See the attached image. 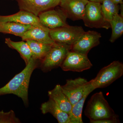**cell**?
<instances>
[{"mask_svg": "<svg viewBox=\"0 0 123 123\" xmlns=\"http://www.w3.org/2000/svg\"><path fill=\"white\" fill-rule=\"evenodd\" d=\"M40 61L31 57L26 67L15 75L6 85L0 88V96L8 94L17 95L22 99L25 105H29V83L34 70L39 67Z\"/></svg>", "mask_w": 123, "mask_h": 123, "instance_id": "1", "label": "cell"}, {"mask_svg": "<svg viewBox=\"0 0 123 123\" xmlns=\"http://www.w3.org/2000/svg\"><path fill=\"white\" fill-rule=\"evenodd\" d=\"M91 123L94 121L118 116L110 107L102 92L95 93L91 97L85 111Z\"/></svg>", "mask_w": 123, "mask_h": 123, "instance_id": "2", "label": "cell"}, {"mask_svg": "<svg viewBox=\"0 0 123 123\" xmlns=\"http://www.w3.org/2000/svg\"><path fill=\"white\" fill-rule=\"evenodd\" d=\"M72 46L55 43L43 59L40 61L39 67L44 73L48 72L60 67Z\"/></svg>", "mask_w": 123, "mask_h": 123, "instance_id": "3", "label": "cell"}, {"mask_svg": "<svg viewBox=\"0 0 123 123\" xmlns=\"http://www.w3.org/2000/svg\"><path fill=\"white\" fill-rule=\"evenodd\" d=\"M123 75V63L115 61L101 69L94 79L91 80V84L95 89L105 88Z\"/></svg>", "mask_w": 123, "mask_h": 123, "instance_id": "4", "label": "cell"}, {"mask_svg": "<svg viewBox=\"0 0 123 123\" xmlns=\"http://www.w3.org/2000/svg\"><path fill=\"white\" fill-rule=\"evenodd\" d=\"M99 2L89 1L86 6L82 20L85 26L91 28H103L108 30L111 28L110 23L106 21Z\"/></svg>", "mask_w": 123, "mask_h": 123, "instance_id": "5", "label": "cell"}, {"mask_svg": "<svg viewBox=\"0 0 123 123\" xmlns=\"http://www.w3.org/2000/svg\"><path fill=\"white\" fill-rule=\"evenodd\" d=\"M85 32L81 26L68 25L50 30V35L55 43L72 46Z\"/></svg>", "mask_w": 123, "mask_h": 123, "instance_id": "6", "label": "cell"}, {"mask_svg": "<svg viewBox=\"0 0 123 123\" xmlns=\"http://www.w3.org/2000/svg\"><path fill=\"white\" fill-rule=\"evenodd\" d=\"M92 66L88 55L70 51L60 67L64 71L81 72L90 69Z\"/></svg>", "mask_w": 123, "mask_h": 123, "instance_id": "7", "label": "cell"}, {"mask_svg": "<svg viewBox=\"0 0 123 123\" xmlns=\"http://www.w3.org/2000/svg\"><path fill=\"white\" fill-rule=\"evenodd\" d=\"M90 81L79 77L66 80V84L61 86L63 92L68 98L73 106L81 99Z\"/></svg>", "mask_w": 123, "mask_h": 123, "instance_id": "8", "label": "cell"}, {"mask_svg": "<svg viewBox=\"0 0 123 123\" xmlns=\"http://www.w3.org/2000/svg\"><path fill=\"white\" fill-rule=\"evenodd\" d=\"M51 9L40 14V22L50 30L68 25L67 16L60 7Z\"/></svg>", "mask_w": 123, "mask_h": 123, "instance_id": "9", "label": "cell"}, {"mask_svg": "<svg viewBox=\"0 0 123 123\" xmlns=\"http://www.w3.org/2000/svg\"><path fill=\"white\" fill-rule=\"evenodd\" d=\"M19 9L36 16L59 5L61 0H15Z\"/></svg>", "mask_w": 123, "mask_h": 123, "instance_id": "10", "label": "cell"}, {"mask_svg": "<svg viewBox=\"0 0 123 123\" xmlns=\"http://www.w3.org/2000/svg\"><path fill=\"white\" fill-rule=\"evenodd\" d=\"M101 34L94 31H85L72 46L71 51L88 55L89 51L99 45Z\"/></svg>", "mask_w": 123, "mask_h": 123, "instance_id": "11", "label": "cell"}, {"mask_svg": "<svg viewBox=\"0 0 123 123\" xmlns=\"http://www.w3.org/2000/svg\"><path fill=\"white\" fill-rule=\"evenodd\" d=\"M88 0H61L60 7L68 18L73 21L82 20Z\"/></svg>", "mask_w": 123, "mask_h": 123, "instance_id": "12", "label": "cell"}, {"mask_svg": "<svg viewBox=\"0 0 123 123\" xmlns=\"http://www.w3.org/2000/svg\"><path fill=\"white\" fill-rule=\"evenodd\" d=\"M15 22L33 26H44L40 22L38 17L34 14L25 10H21L11 15H0V22Z\"/></svg>", "mask_w": 123, "mask_h": 123, "instance_id": "13", "label": "cell"}, {"mask_svg": "<svg viewBox=\"0 0 123 123\" xmlns=\"http://www.w3.org/2000/svg\"><path fill=\"white\" fill-rule=\"evenodd\" d=\"M50 29L43 26H32L23 35L22 40H31L48 44H53L55 42L50 35Z\"/></svg>", "mask_w": 123, "mask_h": 123, "instance_id": "14", "label": "cell"}, {"mask_svg": "<svg viewBox=\"0 0 123 123\" xmlns=\"http://www.w3.org/2000/svg\"><path fill=\"white\" fill-rule=\"evenodd\" d=\"M40 110L43 114L50 113L59 123H69V115L64 112L53 99L49 98L42 104Z\"/></svg>", "mask_w": 123, "mask_h": 123, "instance_id": "15", "label": "cell"}, {"mask_svg": "<svg viewBox=\"0 0 123 123\" xmlns=\"http://www.w3.org/2000/svg\"><path fill=\"white\" fill-rule=\"evenodd\" d=\"M48 95L49 98L55 101L63 111L69 115L73 105L68 98L63 92L61 86L56 85L54 89L48 91Z\"/></svg>", "mask_w": 123, "mask_h": 123, "instance_id": "16", "label": "cell"}, {"mask_svg": "<svg viewBox=\"0 0 123 123\" xmlns=\"http://www.w3.org/2000/svg\"><path fill=\"white\" fill-rule=\"evenodd\" d=\"M90 83L84 93L83 97L76 103L73 106L69 115V123H83L82 117V110L85 101L88 95L94 90L95 89L92 86L91 80Z\"/></svg>", "mask_w": 123, "mask_h": 123, "instance_id": "17", "label": "cell"}, {"mask_svg": "<svg viewBox=\"0 0 123 123\" xmlns=\"http://www.w3.org/2000/svg\"><path fill=\"white\" fill-rule=\"evenodd\" d=\"M33 26L15 22H0V33L10 34L21 37L27 30Z\"/></svg>", "mask_w": 123, "mask_h": 123, "instance_id": "18", "label": "cell"}, {"mask_svg": "<svg viewBox=\"0 0 123 123\" xmlns=\"http://www.w3.org/2000/svg\"><path fill=\"white\" fill-rule=\"evenodd\" d=\"M5 43L10 48L17 51L24 60L26 65L29 63L32 57V53L26 41L14 42L10 38H6L5 39Z\"/></svg>", "mask_w": 123, "mask_h": 123, "instance_id": "19", "label": "cell"}, {"mask_svg": "<svg viewBox=\"0 0 123 123\" xmlns=\"http://www.w3.org/2000/svg\"><path fill=\"white\" fill-rule=\"evenodd\" d=\"M26 41L31 51L32 57L40 61L44 58L54 44H46L31 40Z\"/></svg>", "mask_w": 123, "mask_h": 123, "instance_id": "20", "label": "cell"}, {"mask_svg": "<svg viewBox=\"0 0 123 123\" xmlns=\"http://www.w3.org/2000/svg\"><path fill=\"white\" fill-rule=\"evenodd\" d=\"M109 23L112 29V34L110 41L113 43L123 35V17L117 14L113 17Z\"/></svg>", "mask_w": 123, "mask_h": 123, "instance_id": "21", "label": "cell"}, {"mask_svg": "<svg viewBox=\"0 0 123 123\" xmlns=\"http://www.w3.org/2000/svg\"><path fill=\"white\" fill-rule=\"evenodd\" d=\"M101 5V10L106 21L110 22L115 15L119 14L120 6L111 0H103Z\"/></svg>", "mask_w": 123, "mask_h": 123, "instance_id": "22", "label": "cell"}, {"mask_svg": "<svg viewBox=\"0 0 123 123\" xmlns=\"http://www.w3.org/2000/svg\"><path fill=\"white\" fill-rule=\"evenodd\" d=\"M21 121L17 117L12 110L8 112L0 111V123H20Z\"/></svg>", "mask_w": 123, "mask_h": 123, "instance_id": "23", "label": "cell"}, {"mask_svg": "<svg viewBox=\"0 0 123 123\" xmlns=\"http://www.w3.org/2000/svg\"><path fill=\"white\" fill-rule=\"evenodd\" d=\"M120 123L118 116L94 121L92 123Z\"/></svg>", "mask_w": 123, "mask_h": 123, "instance_id": "24", "label": "cell"}, {"mask_svg": "<svg viewBox=\"0 0 123 123\" xmlns=\"http://www.w3.org/2000/svg\"><path fill=\"white\" fill-rule=\"evenodd\" d=\"M111 0L116 4H123V0Z\"/></svg>", "mask_w": 123, "mask_h": 123, "instance_id": "25", "label": "cell"}, {"mask_svg": "<svg viewBox=\"0 0 123 123\" xmlns=\"http://www.w3.org/2000/svg\"><path fill=\"white\" fill-rule=\"evenodd\" d=\"M89 1H91V2H99V3H102L103 0H88Z\"/></svg>", "mask_w": 123, "mask_h": 123, "instance_id": "26", "label": "cell"}]
</instances>
